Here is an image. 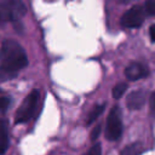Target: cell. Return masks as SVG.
Listing matches in <instances>:
<instances>
[{
  "mask_svg": "<svg viewBox=\"0 0 155 155\" xmlns=\"http://www.w3.org/2000/svg\"><path fill=\"white\" fill-rule=\"evenodd\" d=\"M140 153H142V145L138 143H134L124 148L120 155H140Z\"/></svg>",
  "mask_w": 155,
  "mask_h": 155,
  "instance_id": "cell-10",
  "label": "cell"
},
{
  "mask_svg": "<svg viewBox=\"0 0 155 155\" xmlns=\"http://www.w3.org/2000/svg\"><path fill=\"white\" fill-rule=\"evenodd\" d=\"M150 114L155 119V91L150 96Z\"/></svg>",
  "mask_w": 155,
  "mask_h": 155,
  "instance_id": "cell-15",
  "label": "cell"
},
{
  "mask_svg": "<svg viewBox=\"0 0 155 155\" xmlns=\"http://www.w3.org/2000/svg\"><path fill=\"white\" fill-rule=\"evenodd\" d=\"M122 133V122H121V114L120 109L115 105L111 108L108 119H107V127H105V137L109 140H116L120 138Z\"/></svg>",
  "mask_w": 155,
  "mask_h": 155,
  "instance_id": "cell-4",
  "label": "cell"
},
{
  "mask_svg": "<svg viewBox=\"0 0 155 155\" xmlns=\"http://www.w3.org/2000/svg\"><path fill=\"white\" fill-rule=\"evenodd\" d=\"M102 154V148H101V144H94L90 148V150L85 154V155H101Z\"/></svg>",
  "mask_w": 155,
  "mask_h": 155,
  "instance_id": "cell-13",
  "label": "cell"
},
{
  "mask_svg": "<svg viewBox=\"0 0 155 155\" xmlns=\"http://www.w3.org/2000/svg\"><path fill=\"white\" fill-rule=\"evenodd\" d=\"M145 92L144 91H133L126 98V105L130 109H140L145 103Z\"/></svg>",
  "mask_w": 155,
  "mask_h": 155,
  "instance_id": "cell-7",
  "label": "cell"
},
{
  "mask_svg": "<svg viewBox=\"0 0 155 155\" xmlns=\"http://www.w3.org/2000/svg\"><path fill=\"white\" fill-rule=\"evenodd\" d=\"M99 133H101V125H97V126H94V128L91 132V139L92 140H96L98 138Z\"/></svg>",
  "mask_w": 155,
  "mask_h": 155,
  "instance_id": "cell-16",
  "label": "cell"
},
{
  "mask_svg": "<svg viewBox=\"0 0 155 155\" xmlns=\"http://www.w3.org/2000/svg\"><path fill=\"white\" fill-rule=\"evenodd\" d=\"M149 74L148 69L145 65L140 64V63H131L126 69H125V75L128 80L131 81H136V80H139V79H143L145 78L147 75Z\"/></svg>",
  "mask_w": 155,
  "mask_h": 155,
  "instance_id": "cell-6",
  "label": "cell"
},
{
  "mask_svg": "<svg viewBox=\"0 0 155 155\" xmlns=\"http://www.w3.org/2000/svg\"><path fill=\"white\" fill-rule=\"evenodd\" d=\"M149 35H150L151 41L155 42V24H153V25L149 28Z\"/></svg>",
  "mask_w": 155,
  "mask_h": 155,
  "instance_id": "cell-17",
  "label": "cell"
},
{
  "mask_svg": "<svg viewBox=\"0 0 155 155\" xmlns=\"http://www.w3.org/2000/svg\"><path fill=\"white\" fill-rule=\"evenodd\" d=\"M39 97H40V92L38 90H33L22 102L21 107L18 108V110L16 111L15 115V121L16 124H22L28 121L35 113L36 110V105L39 102Z\"/></svg>",
  "mask_w": 155,
  "mask_h": 155,
  "instance_id": "cell-2",
  "label": "cell"
},
{
  "mask_svg": "<svg viewBox=\"0 0 155 155\" xmlns=\"http://www.w3.org/2000/svg\"><path fill=\"white\" fill-rule=\"evenodd\" d=\"M145 16H147V12L144 6L136 5L122 15L120 23L124 28H138L143 24Z\"/></svg>",
  "mask_w": 155,
  "mask_h": 155,
  "instance_id": "cell-5",
  "label": "cell"
},
{
  "mask_svg": "<svg viewBox=\"0 0 155 155\" xmlns=\"http://www.w3.org/2000/svg\"><path fill=\"white\" fill-rule=\"evenodd\" d=\"M144 8L147 15L155 16V0H147L144 4Z\"/></svg>",
  "mask_w": 155,
  "mask_h": 155,
  "instance_id": "cell-12",
  "label": "cell"
},
{
  "mask_svg": "<svg viewBox=\"0 0 155 155\" xmlns=\"http://www.w3.org/2000/svg\"><path fill=\"white\" fill-rule=\"evenodd\" d=\"M104 107H105V104H98V105H96V107L90 111V114H88V116H87V120H86V124H87V125H91L94 120H97V117L103 113Z\"/></svg>",
  "mask_w": 155,
  "mask_h": 155,
  "instance_id": "cell-9",
  "label": "cell"
},
{
  "mask_svg": "<svg viewBox=\"0 0 155 155\" xmlns=\"http://www.w3.org/2000/svg\"><path fill=\"white\" fill-rule=\"evenodd\" d=\"M126 90H127V84H125V82H119V84H116V85L114 86V88H113V97H114V98H120V97H122V94L126 92Z\"/></svg>",
  "mask_w": 155,
  "mask_h": 155,
  "instance_id": "cell-11",
  "label": "cell"
},
{
  "mask_svg": "<svg viewBox=\"0 0 155 155\" xmlns=\"http://www.w3.org/2000/svg\"><path fill=\"white\" fill-rule=\"evenodd\" d=\"M8 104H10V99L7 97H0V111L6 110Z\"/></svg>",
  "mask_w": 155,
  "mask_h": 155,
  "instance_id": "cell-14",
  "label": "cell"
},
{
  "mask_svg": "<svg viewBox=\"0 0 155 155\" xmlns=\"http://www.w3.org/2000/svg\"><path fill=\"white\" fill-rule=\"evenodd\" d=\"M0 22H2V18H1V15H0Z\"/></svg>",
  "mask_w": 155,
  "mask_h": 155,
  "instance_id": "cell-18",
  "label": "cell"
},
{
  "mask_svg": "<svg viewBox=\"0 0 155 155\" xmlns=\"http://www.w3.org/2000/svg\"><path fill=\"white\" fill-rule=\"evenodd\" d=\"M0 64L5 70L15 73L28 65V57L17 41L6 39L0 47Z\"/></svg>",
  "mask_w": 155,
  "mask_h": 155,
  "instance_id": "cell-1",
  "label": "cell"
},
{
  "mask_svg": "<svg viewBox=\"0 0 155 155\" xmlns=\"http://www.w3.org/2000/svg\"><path fill=\"white\" fill-rule=\"evenodd\" d=\"M8 148V127L7 121L0 117V155H2Z\"/></svg>",
  "mask_w": 155,
  "mask_h": 155,
  "instance_id": "cell-8",
  "label": "cell"
},
{
  "mask_svg": "<svg viewBox=\"0 0 155 155\" xmlns=\"http://www.w3.org/2000/svg\"><path fill=\"white\" fill-rule=\"evenodd\" d=\"M27 12L24 4L19 0H4L0 4V15L2 21H16Z\"/></svg>",
  "mask_w": 155,
  "mask_h": 155,
  "instance_id": "cell-3",
  "label": "cell"
}]
</instances>
